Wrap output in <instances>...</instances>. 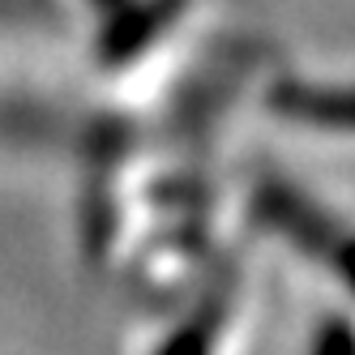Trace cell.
Returning <instances> with one entry per match:
<instances>
[{
    "label": "cell",
    "mask_w": 355,
    "mask_h": 355,
    "mask_svg": "<svg viewBox=\"0 0 355 355\" xmlns=\"http://www.w3.org/2000/svg\"><path fill=\"white\" fill-rule=\"evenodd\" d=\"M159 355H210V347H206V334H201V329H180V334H171L163 343Z\"/></svg>",
    "instance_id": "cell-2"
},
{
    "label": "cell",
    "mask_w": 355,
    "mask_h": 355,
    "mask_svg": "<svg viewBox=\"0 0 355 355\" xmlns=\"http://www.w3.org/2000/svg\"><path fill=\"white\" fill-rule=\"evenodd\" d=\"M313 355H351V334H347V321H329V325L321 329V338H317Z\"/></svg>",
    "instance_id": "cell-1"
}]
</instances>
